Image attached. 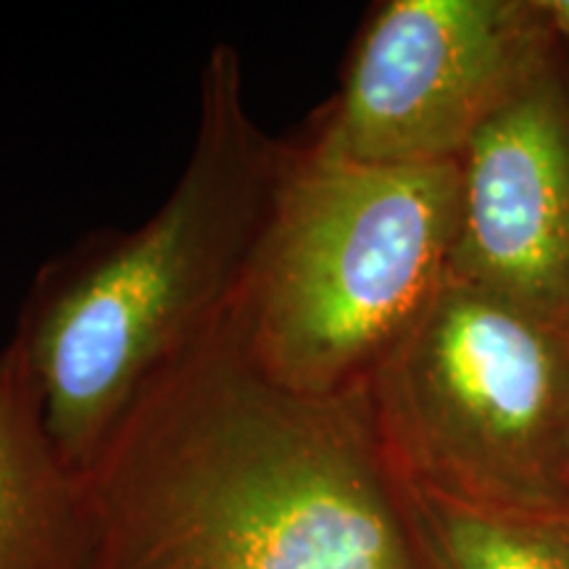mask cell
Listing matches in <instances>:
<instances>
[{
  "label": "cell",
  "instance_id": "cell-1",
  "mask_svg": "<svg viewBox=\"0 0 569 569\" xmlns=\"http://www.w3.org/2000/svg\"><path fill=\"white\" fill-rule=\"evenodd\" d=\"M234 306L84 472L90 569H432L367 388L282 386Z\"/></svg>",
  "mask_w": 569,
  "mask_h": 569
},
{
  "label": "cell",
  "instance_id": "cell-2",
  "mask_svg": "<svg viewBox=\"0 0 569 569\" xmlns=\"http://www.w3.org/2000/svg\"><path fill=\"white\" fill-rule=\"evenodd\" d=\"M290 140L256 124L238 48L201 69L198 124L172 193L134 230H96L46 261L13 343L63 459L84 475L163 369L238 303Z\"/></svg>",
  "mask_w": 569,
  "mask_h": 569
},
{
  "label": "cell",
  "instance_id": "cell-3",
  "mask_svg": "<svg viewBox=\"0 0 569 569\" xmlns=\"http://www.w3.org/2000/svg\"><path fill=\"white\" fill-rule=\"evenodd\" d=\"M459 209V163L369 167L290 140L234 306L253 359L298 393L365 386L443 284Z\"/></svg>",
  "mask_w": 569,
  "mask_h": 569
},
{
  "label": "cell",
  "instance_id": "cell-4",
  "mask_svg": "<svg viewBox=\"0 0 569 569\" xmlns=\"http://www.w3.org/2000/svg\"><path fill=\"white\" fill-rule=\"evenodd\" d=\"M365 388L407 486L569 519V343L549 327L446 274Z\"/></svg>",
  "mask_w": 569,
  "mask_h": 569
},
{
  "label": "cell",
  "instance_id": "cell-5",
  "mask_svg": "<svg viewBox=\"0 0 569 569\" xmlns=\"http://www.w3.org/2000/svg\"><path fill=\"white\" fill-rule=\"evenodd\" d=\"M557 42L540 0H388L303 140L369 167L459 163Z\"/></svg>",
  "mask_w": 569,
  "mask_h": 569
},
{
  "label": "cell",
  "instance_id": "cell-6",
  "mask_svg": "<svg viewBox=\"0 0 569 569\" xmlns=\"http://www.w3.org/2000/svg\"><path fill=\"white\" fill-rule=\"evenodd\" d=\"M448 274L569 343V53L538 63L472 140Z\"/></svg>",
  "mask_w": 569,
  "mask_h": 569
},
{
  "label": "cell",
  "instance_id": "cell-7",
  "mask_svg": "<svg viewBox=\"0 0 569 569\" xmlns=\"http://www.w3.org/2000/svg\"><path fill=\"white\" fill-rule=\"evenodd\" d=\"M88 480L63 459L19 346L0 351V569H90Z\"/></svg>",
  "mask_w": 569,
  "mask_h": 569
},
{
  "label": "cell",
  "instance_id": "cell-8",
  "mask_svg": "<svg viewBox=\"0 0 569 569\" xmlns=\"http://www.w3.org/2000/svg\"><path fill=\"white\" fill-rule=\"evenodd\" d=\"M432 569H569V519L488 511L407 486Z\"/></svg>",
  "mask_w": 569,
  "mask_h": 569
},
{
  "label": "cell",
  "instance_id": "cell-9",
  "mask_svg": "<svg viewBox=\"0 0 569 569\" xmlns=\"http://www.w3.org/2000/svg\"><path fill=\"white\" fill-rule=\"evenodd\" d=\"M543 3L546 13H549V21L557 32V38L569 46V0H540Z\"/></svg>",
  "mask_w": 569,
  "mask_h": 569
}]
</instances>
